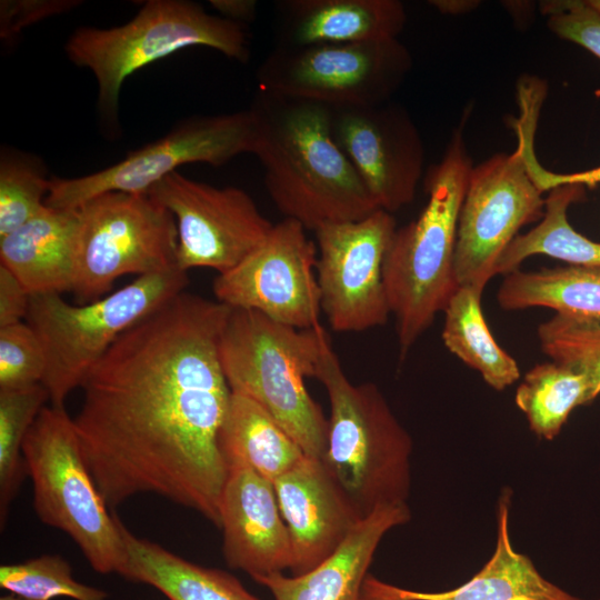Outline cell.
<instances>
[{"instance_id":"2e32d148","label":"cell","mask_w":600,"mask_h":600,"mask_svg":"<svg viewBox=\"0 0 600 600\" xmlns=\"http://www.w3.org/2000/svg\"><path fill=\"white\" fill-rule=\"evenodd\" d=\"M330 111L332 138L378 208L392 213L412 202L422 176L424 147L408 111L391 100Z\"/></svg>"},{"instance_id":"277c9868","label":"cell","mask_w":600,"mask_h":600,"mask_svg":"<svg viewBox=\"0 0 600 600\" xmlns=\"http://www.w3.org/2000/svg\"><path fill=\"white\" fill-rule=\"evenodd\" d=\"M330 342L318 324L297 329L249 309H232L219 340L220 363L232 392L262 407L306 456L322 459L328 419L304 380L314 378Z\"/></svg>"},{"instance_id":"ffe728a7","label":"cell","mask_w":600,"mask_h":600,"mask_svg":"<svg viewBox=\"0 0 600 600\" xmlns=\"http://www.w3.org/2000/svg\"><path fill=\"white\" fill-rule=\"evenodd\" d=\"M410 520L407 503L387 504L364 517L343 543L310 571L287 577L273 573L256 581L274 600H362L368 569L382 538Z\"/></svg>"},{"instance_id":"e0dca14e","label":"cell","mask_w":600,"mask_h":600,"mask_svg":"<svg viewBox=\"0 0 600 600\" xmlns=\"http://www.w3.org/2000/svg\"><path fill=\"white\" fill-rule=\"evenodd\" d=\"M227 466L219 528L227 564L253 580L291 570L290 537L273 482L243 462Z\"/></svg>"},{"instance_id":"8992f818","label":"cell","mask_w":600,"mask_h":600,"mask_svg":"<svg viewBox=\"0 0 600 600\" xmlns=\"http://www.w3.org/2000/svg\"><path fill=\"white\" fill-rule=\"evenodd\" d=\"M193 46L212 48L242 63L250 56L243 24L184 0L147 1L132 20L116 28H80L68 39L66 52L71 62L94 74L99 111L112 127L118 122L124 80L142 67Z\"/></svg>"},{"instance_id":"6da1fadb","label":"cell","mask_w":600,"mask_h":600,"mask_svg":"<svg viewBox=\"0 0 600 600\" xmlns=\"http://www.w3.org/2000/svg\"><path fill=\"white\" fill-rule=\"evenodd\" d=\"M230 310L183 291L123 332L88 373L73 423L109 508L156 493L220 528L228 466L218 437L232 392L219 340Z\"/></svg>"},{"instance_id":"d590c367","label":"cell","mask_w":600,"mask_h":600,"mask_svg":"<svg viewBox=\"0 0 600 600\" xmlns=\"http://www.w3.org/2000/svg\"><path fill=\"white\" fill-rule=\"evenodd\" d=\"M534 134L524 133L518 137V146L522 150L529 176L543 193L566 184H581L594 187L600 183V166L590 170L573 173H556L544 169L534 153Z\"/></svg>"},{"instance_id":"f1b7e54d","label":"cell","mask_w":600,"mask_h":600,"mask_svg":"<svg viewBox=\"0 0 600 600\" xmlns=\"http://www.w3.org/2000/svg\"><path fill=\"white\" fill-rule=\"evenodd\" d=\"M50 401L42 383L0 389V523L7 522L10 504L28 474L23 441L38 414Z\"/></svg>"},{"instance_id":"d6a6232c","label":"cell","mask_w":600,"mask_h":600,"mask_svg":"<svg viewBox=\"0 0 600 600\" xmlns=\"http://www.w3.org/2000/svg\"><path fill=\"white\" fill-rule=\"evenodd\" d=\"M46 370L43 347L27 322L0 328V389L41 383Z\"/></svg>"},{"instance_id":"44dd1931","label":"cell","mask_w":600,"mask_h":600,"mask_svg":"<svg viewBox=\"0 0 600 600\" xmlns=\"http://www.w3.org/2000/svg\"><path fill=\"white\" fill-rule=\"evenodd\" d=\"M497 544L487 563L463 584L442 592L401 589L367 577L362 600H582L546 580L517 552L509 536V496L498 507Z\"/></svg>"},{"instance_id":"4fadbf2b","label":"cell","mask_w":600,"mask_h":600,"mask_svg":"<svg viewBox=\"0 0 600 600\" xmlns=\"http://www.w3.org/2000/svg\"><path fill=\"white\" fill-rule=\"evenodd\" d=\"M396 229L392 213L377 209L361 220L313 231L321 310L332 330L360 332L388 321L383 264Z\"/></svg>"},{"instance_id":"ba28073f","label":"cell","mask_w":600,"mask_h":600,"mask_svg":"<svg viewBox=\"0 0 600 600\" xmlns=\"http://www.w3.org/2000/svg\"><path fill=\"white\" fill-rule=\"evenodd\" d=\"M188 274L179 268L138 277L119 290L82 306L61 294H32L27 323L43 347L42 380L50 403L64 407L112 343L127 330L184 291Z\"/></svg>"},{"instance_id":"836d02e7","label":"cell","mask_w":600,"mask_h":600,"mask_svg":"<svg viewBox=\"0 0 600 600\" xmlns=\"http://www.w3.org/2000/svg\"><path fill=\"white\" fill-rule=\"evenodd\" d=\"M540 10L547 17L551 32L586 48L600 59V12L588 1H542Z\"/></svg>"},{"instance_id":"60d3db41","label":"cell","mask_w":600,"mask_h":600,"mask_svg":"<svg viewBox=\"0 0 600 600\" xmlns=\"http://www.w3.org/2000/svg\"><path fill=\"white\" fill-rule=\"evenodd\" d=\"M591 7L600 12V0H587Z\"/></svg>"},{"instance_id":"9c48e42d","label":"cell","mask_w":600,"mask_h":600,"mask_svg":"<svg viewBox=\"0 0 600 600\" xmlns=\"http://www.w3.org/2000/svg\"><path fill=\"white\" fill-rule=\"evenodd\" d=\"M76 210L71 292L78 302L102 298L122 276L179 268L176 219L148 194L106 192Z\"/></svg>"},{"instance_id":"83f0119b","label":"cell","mask_w":600,"mask_h":600,"mask_svg":"<svg viewBox=\"0 0 600 600\" xmlns=\"http://www.w3.org/2000/svg\"><path fill=\"white\" fill-rule=\"evenodd\" d=\"M514 400L530 429L547 440L559 434L574 408L592 401L586 376L554 361L531 368Z\"/></svg>"},{"instance_id":"ac0fdd59","label":"cell","mask_w":600,"mask_h":600,"mask_svg":"<svg viewBox=\"0 0 600 600\" xmlns=\"http://www.w3.org/2000/svg\"><path fill=\"white\" fill-rule=\"evenodd\" d=\"M292 549V576L329 558L363 519L321 459L304 457L273 481Z\"/></svg>"},{"instance_id":"4dcf8cb0","label":"cell","mask_w":600,"mask_h":600,"mask_svg":"<svg viewBox=\"0 0 600 600\" xmlns=\"http://www.w3.org/2000/svg\"><path fill=\"white\" fill-rule=\"evenodd\" d=\"M39 161L31 156L4 150L0 158V238L42 213L49 191Z\"/></svg>"},{"instance_id":"7c38bea8","label":"cell","mask_w":600,"mask_h":600,"mask_svg":"<svg viewBox=\"0 0 600 600\" xmlns=\"http://www.w3.org/2000/svg\"><path fill=\"white\" fill-rule=\"evenodd\" d=\"M544 203L519 146L473 167L458 222V286L483 292L504 250L523 226L542 218Z\"/></svg>"},{"instance_id":"d4e9b609","label":"cell","mask_w":600,"mask_h":600,"mask_svg":"<svg viewBox=\"0 0 600 600\" xmlns=\"http://www.w3.org/2000/svg\"><path fill=\"white\" fill-rule=\"evenodd\" d=\"M497 300L503 310L544 307L567 318L600 320V268L518 269L506 274Z\"/></svg>"},{"instance_id":"1f68e13d","label":"cell","mask_w":600,"mask_h":600,"mask_svg":"<svg viewBox=\"0 0 600 600\" xmlns=\"http://www.w3.org/2000/svg\"><path fill=\"white\" fill-rule=\"evenodd\" d=\"M538 339L551 361L586 376L592 400L600 394V320L556 314L538 327Z\"/></svg>"},{"instance_id":"ab89813d","label":"cell","mask_w":600,"mask_h":600,"mask_svg":"<svg viewBox=\"0 0 600 600\" xmlns=\"http://www.w3.org/2000/svg\"><path fill=\"white\" fill-rule=\"evenodd\" d=\"M0 600H30V599H26V598L8 592L7 594L1 596Z\"/></svg>"},{"instance_id":"f546056e","label":"cell","mask_w":600,"mask_h":600,"mask_svg":"<svg viewBox=\"0 0 600 600\" xmlns=\"http://www.w3.org/2000/svg\"><path fill=\"white\" fill-rule=\"evenodd\" d=\"M0 586L9 593L30 600L69 598L107 600L108 593L77 581L70 563L58 554H43L0 567Z\"/></svg>"},{"instance_id":"f35d334b","label":"cell","mask_w":600,"mask_h":600,"mask_svg":"<svg viewBox=\"0 0 600 600\" xmlns=\"http://www.w3.org/2000/svg\"><path fill=\"white\" fill-rule=\"evenodd\" d=\"M430 3L436 7L442 13L454 14L463 11H468L471 8L478 6L472 1H454V0H434Z\"/></svg>"},{"instance_id":"5b68a950","label":"cell","mask_w":600,"mask_h":600,"mask_svg":"<svg viewBox=\"0 0 600 600\" xmlns=\"http://www.w3.org/2000/svg\"><path fill=\"white\" fill-rule=\"evenodd\" d=\"M330 402L322 462L362 518L407 503L412 441L379 388L352 383L329 342L316 371Z\"/></svg>"},{"instance_id":"e575fe53","label":"cell","mask_w":600,"mask_h":600,"mask_svg":"<svg viewBox=\"0 0 600 600\" xmlns=\"http://www.w3.org/2000/svg\"><path fill=\"white\" fill-rule=\"evenodd\" d=\"M78 1L69 0H4L0 4V36L8 40L23 28L48 17L68 11Z\"/></svg>"},{"instance_id":"8fae6325","label":"cell","mask_w":600,"mask_h":600,"mask_svg":"<svg viewBox=\"0 0 600 600\" xmlns=\"http://www.w3.org/2000/svg\"><path fill=\"white\" fill-rule=\"evenodd\" d=\"M256 138V119L250 109L194 117L101 171L73 179H50L44 203L52 209L76 210L106 192L147 194L180 166L204 162L220 167L241 153H253Z\"/></svg>"},{"instance_id":"3957f363","label":"cell","mask_w":600,"mask_h":600,"mask_svg":"<svg viewBox=\"0 0 600 600\" xmlns=\"http://www.w3.org/2000/svg\"><path fill=\"white\" fill-rule=\"evenodd\" d=\"M473 169L463 140V122L442 159L426 178L428 200L419 216L397 228L389 244L383 279L400 357L443 312L459 288L454 251L461 206Z\"/></svg>"},{"instance_id":"cb8c5ba5","label":"cell","mask_w":600,"mask_h":600,"mask_svg":"<svg viewBox=\"0 0 600 600\" xmlns=\"http://www.w3.org/2000/svg\"><path fill=\"white\" fill-rule=\"evenodd\" d=\"M218 442L227 463L243 462L272 482L307 457L262 407L234 392Z\"/></svg>"},{"instance_id":"9a60e30c","label":"cell","mask_w":600,"mask_h":600,"mask_svg":"<svg viewBox=\"0 0 600 600\" xmlns=\"http://www.w3.org/2000/svg\"><path fill=\"white\" fill-rule=\"evenodd\" d=\"M298 221L273 224L267 240L232 270L218 274L216 300L232 309L254 310L297 329L319 323L321 297L317 281V246Z\"/></svg>"},{"instance_id":"7a4b0ae2","label":"cell","mask_w":600,"mask_h":600,"mask_svg":"<svg viewBox=\"0 0 600 600\" xmlns=\"http://www.w3.org/2000/svg\"><path fill=\"white\" fill-rule=\"evenodd\" d=\"M250 110L253 154L278 210L314 231L324 223L361 220L378 206L334 142L328 106L259 89Z\"/></svg>"},{"instance_id":"74e56055","label":"cell","mask_w":600,"mask_h":600,"mask_svg":"<svg viewBox=\"0 0 600 600\" xmlns=\"http://www.w3.org/2000/svg\"><path fill=\"white\" fill-rule=\"evenodd\" d=\"M209 3L220 17L240 24L253 21L257 16L256 0H210Z\"/></svg>"},{"instance_id":"603a6c76","label":"cell","mask_w":600,"mask_h":600,"mask_svg":"<svg viewBox=\"0 0 600 600\" xmlns=\"http://www.w3.org/2000/svg\"><path fill=\"white\" fill-rule=\"evenodd\" d=\"M127 563L121 577L159 590L169 600H260L233 576L190 562L123 524Z\"/></svg>"},{"instance_id":"d6986e66","label":"cell","mask_w":600,"mask_h":600,"mask_svg":"<svg viewBox=\"0 0 600 600\" xmlns=\"http://www.w3.org/2000/svg\"><path fill=\"white\" fill-rule=\"evenodd\" d=\"M276 16V47L396 39L407 21L398 0H282Z\"/></svg>"},{"instance_id":"30bf717a","label":"cell","mask_w":600,"mask_h":600,"mask_svg":"<svg viewBox=\"0 0 600 600\" xmlns=\"http://www.w3.org/2000/svg\"><path fill=\"white\" fill-rule=\"evenodd\" d=\"M412 66L398 38L379 41L274 47L260 64L259 89L330 108L389 101Z\"/></svg>"},{"instance_id":"7402d4cb","label":"cell","mask_w":600,"mask_h":600,"mask_svg":"<svg viewBox=\"0 0 600 600\" xmlns=\"http://www.w3.org/2000/svg\"><path fill=\"white\" fill-rule=\"evenodd\" d=\"M77 210L47 208L0 238V264L32 294L72 291Z\"/></svg>"},{"instance_id":"5bb4252c","label":"cell","mask_w":600,"mask_h":600,"mask_svg":"<svg viewBox=\"0 0 600 600\" xmlns=\"http://www.w3.org/2000/svg\"><path fill=\"white\" fill-rule=\"evenodd\" d=\"M147 194L167 208L178 228V267L210 268L226 273L254 252L273 224L253 199L236 187L216 188L177 171Z\"/></svg>"},{"instance_id":"484cf974","label":"cell","mask_w":600,"mask_h":600,"mask_svg":"<svg viewBox=\"0 0 600 600\" xmlns=\"http://www.w3.org/2000/svg\"><path fill=\"white\" fill-rule=\"evenodd\" d=\"M586 188L566 184L549 191L541 221L524 234H518L496 266V274H509L528 257L543 254L569 266L600 268V242L579 233L569 223L568 208L584 199Z\"/></svg>"},{"instance_id":"8d00e7d4","label":"cell","mask_w":600,"mask_h":600,"mask_svg":"<svg viewBox=\"0 0 600 600\" xmlns=\"http://www.w3.org/2000/svg\"><path fill=\"white\" fill-rule=\"evenodd\" d=\"M30 297L18 278L0 264V328L27 318Z\"/></svg>"},{"instance_id":"4316f807","label":"cell","mask_w":600,"mask_h":600,"mask_svg":"<svg viewBox=\"0 0 600 600\" xmlns=\"http://www.w3.org/2000/svg\"><path fill=\"white\" fill-rule=\"evenodd\" d=\"M481 294L468 287L457 289L443 311L442 340L451 353L501 391L520 378V369L494 340L484 320Z\"/></svg>"},{"instance_id":"52a82bcc","label":"cell","mask_w":600,"mask_h":600,"mask_svg":"<svg viewBox=\"0 0 600 600\" xmlns=\"http://www.w3.org/2000/svg\"><path fill=\"white\" fill-rule=\"evenodd\" d=\"M22 453L38 518L67 533L94 571L121 576L127 563L122 523L108 510L64 407L42 408L26 436Z\"/></svg>"}]
</instances>
